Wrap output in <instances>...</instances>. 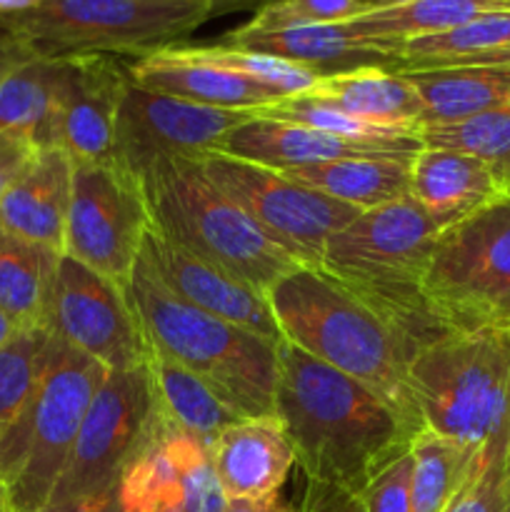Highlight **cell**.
Here are the masks:
<instances>
[{"label": "cell", "mask_w": 510, "mask_h": 512, "mask_svg": "<svg viewBox=\"0 0 510 512\" xmlns=\"http://www.w3.org/2000/svg\"><path fill=\"white\" fill-rule=\"evenodd\" d=\"M273 415L305 483L358 495L380 470L410 453L418 435L380 395L285 340L278 343Z\"/></svg>", "instance_id": "6da1fadb"}, {"label": "cell", "mask_w": 510, "mask_h": 512, "mask_svg": "<svg viewBox=\"0 0 510 512\" xmlns=\"http://www.w3.org/2000/svg\"><path fill=\"white\" fill-rule=\"evenodd\" d=\"M268 303L285 343L363 383L410 428L423 430L408 375L415 348L388 315L305 265L268 290Z\"/></svg>", "instance_id": "7a4b0ae2"}, {"label": "cell", "mask_w": 510, "mask_h": 512, "mask_svg": "<svg viewBox=\"0 0 510 512\" xmlns=\"http://www.w3.org/2000/svg\"><path fill=\"white\" fill-rule=\"evenodd\" d=\"M443 230L408 195L363 210L330 235L318 268L388 315L418 353L448 333L430 313L423 295L430 255Z\"/></svg>", "instance_id": "3957f363"}, {"label": "cell", "mask_w": 510, "mask_h": 512, "mask_svg": "<svg viewBox=\"0 0 510 512\" xmlns=\"http://www.w3.org/2000/svg\"><path fill=\"white\" fill-rule=\"evenodd\" d=\"M125 295L150 348L208 380L243 418L275 413L278 343L180 300L165 288L143 250Z\"/></svg>", "instance_id": "277c9868"}, {"label": "cell", "mask_w": 510, "mask_h": 512, "mask_svg": "<svg viewBox=\"0 0 510 512\" xmlns=\"http://www.w3.org/2000/svg\"><path fill=\"white\" fill-rule=\"evenodd\" d=\"M140 183L158 233L265 295L290 270L300 268L210 183L200 160H155L140 173Z\"/></svg>", "instance_id": "5b68a950"}, {"label": "cell", "mask_w": 510, "mask_h": 512, "mask_svg": "<svg viewBox=\"0 0 510 512\" xmlns=\"http://www.w3.org/2000/svg\"><path fill=\"white\" fill-rule=\"evenodd\" d=\"M423 430L480 450L510 430V330H448L410 360Z\"/></svg>", "instance_id": "8992f818"}, {"label": "cell", "mask_w": 510, "mask_h": 512, "mask_svg": "<svg viewBox=\"0 0 510 512\" xmlns=\"http://www.w3.org/2000/svg\"><path fill=\"white\" fill-rule=\"evenodd\" d=\"M210 18L213 8L193 0H43L0 18V35L40 58H145L180 45Z\"/></svg>", "instance_id": "52a82bcc"}, {"label": "cell", "mask_w": 510, "mask_h": 512, "mask_svg": "<svg viewBox=\"0 0 510 512\" xmlns=\"http://www.w3.org/2000/svg\"><path fill=\"white\" fill-rule=\"evenodd\" d=\"M110 370L55 340L38 393L0 435V483L15 512H40L53 498L85 413Z\"/></svg>", "instance_id": "ba28073f"}, {"label": "cell", "mask_w": 510, "mask_h": 512, "mask_svg": "<svg viewBox=\"0 0 510 512\" xmlns=\"http://www.w3.org/2000/svg\"><path fill=\"white\" fill-rule=\"evenodd\" d=\"M423 295L445 330H510V193L440 233Z\"/></svg>", "instance_id": "9c48e42d"}, {"label": "cell", "mask_w": 510, "mask_h": 512, "mask_svg": "<svg viewBox=\"0 0 510 512\" xmlns=\"http://www.w3.org/2000/svg\"><path fill=\"white\" fill-rule=\"evenodd\" d=\"M200 165L225 198L305 268H318L330 235L363 213L265 165L220 153L208 155Z\"/></svg>", "instance_id": "30bf717a"}, {"label": "cell", "mask_w": 510, "mask_h": 512, "mask_svg": "<svg viewBox=\"0 0 510 512\" xmlns=\"http://www.w3.org/2000/svg\"><path fill=\"white\" fill-rule=\"evenodd\" d=\"M153 228L143 183L118 160L75 163L63 255L125 288Z\"/></svg>", "instance_id": "8fae6325"}, {"label": "cell", "mask_w": 510, "mask_h": 512, "mask_svg": "<svg viewBox=\"0 0 510 512\" xmlns=\"http://www.w3.org/2000/svg\"><path fill=\"white\" fill-rule=\"evenodd\" d=\"M153 440L155 400L148 368L110 370L85 413L50 503L115 490L125 468Z\"/></svg>", "instance_id": "7c38bea8"}, {"label": "cell", "mask_w": 510, "mask_h": 512, "mask_svg": "<svg viewBox=\"0 0 510 512\" xmlns=\"http://www.w3.org/2000/svg\"><path fill=\"white\" fill-rule=\"evenodd\" d=\"M43 328L108 370L148 363V340L125 288L68 255L60 258Z\"/></svg>", "instance_id": "4fadbf2b"}, {"label": "cell", "mask_w": 510, "mask_h": 512, "mask_svg": "<svg viewBox=\"0 0 510 512\" xmlns=\"http://www.w3.org/2000/svg\"><path fill=\"white\" fill-rule=\"evenodd\" d=\"M253 115L170 98L128 80L115 125V160L138 178L155 160H205Z\"/></svg>", "instance_id": "5bb4252c"}, {"label": "cell", "mask_w": 510, "mask_h": 512, "mask_svg": "<svg viewBox=\"0 0 510 512\" xmlns=\"http://www.w3.org/2000/svg\"><path fill=\"white\" fill-rule=\"evenodd\" d=\"M128 80V63L115 55L60 58L50 145L63 148L73 163L115 160V125Z\"/></svg>", "instance_id": "9a60e30c"}, {"label": "cell", "mask_w": 510, "mask_h": 512, "mask_svg": "<svg viewBox=\"0 0 510 512\" xmlns=\"http://www.w3.org/2000/svg\"><path fill=\"white\" fill-rule=\"evenodd\" d=\"M155 440L125 468L118 495L125 512H225L210 450L155 413Z\"/></svg>", "instance_id": "2e32d148"}, {"label": "cell", "mask_w": 510, "mask_h": 512, "mask_svg": "<svg viewBox=\"0 0 510 512\" xmlns=\"http://www.w3.org/2000/svg\"><path fill=\"white\" fill-rule=\"evenodd\" d=\"M143 255L153 265L165 288L188 305L215 315L225 323L238 325L248 333L260 335L270 343L283 340L268 295L263 290L253 288L245 280L230 275L228 270L188 253L155 228H150L145 235Z\"/></svg>", "instance_id": "e0dca14e"}, {"label": "cell", "mask_w": 510, "mask_h": 512, "mask_svg": "<svg viewBox=\"0 0 510 512\" xmlns=\"http://www.w3.org/2000/svg\"><path fill=\"white\" fill-rule=\"evenodd\" d=\"M420 150H423L420 135L395 140V143H358V140L340 138V135L310 128V125L255 113L223 140L218 153L273 170H290L345 158L418 155Z\"/></svg>", "instance_id": "ac0fdd59"}, {"label": "cell", "mask_w": 510, "mask_h": 512, "mask_svg": "<svg viewBox=\"0 0 510 512\" xmlns=\"http://www.w3.org/2000/svg\"><path fill=\"white\" fill-rule=\"evenodd\" d=\"M215 478L225 500H265L278 495L295 465V450L275 415L245 418L210 445Z\"/></svg>", "instance_id": "d6986e66"}, {"label": "cell", "mask_w": 510, "mask_h": 512, "mask_svg": "<svg viewBox=\"0 0 510 512\" xmlns=\"http://www.w3.org/2000/svg\"><path fill=\"white\" fill-rule=\"evenodd\" d=\"M128 75L140 88L188 100V103L210 105V108L260 113V110L285 100L270 88H263L243 75L190 58L180 45L133 60L128 63Z\"/></svg>", "instance_id": "ffe728a7"}, {"label": "cell", "mask_w": 510, "mask_h": 512, "mask_svg": "<svg viewBox=\"0 0 510 512\" xmlns=\"http://www.w3.org/2000/svg\"><path fill=\"white\" fill-rule=\"evenodd\" d=\"M75 163L63 148H38L0 200V228L63 253Z\"/></svg>", "instance_id": "44dd1931"}, {"label": "cell", "mask_w": 510, "mask_h": 512, "mask_svg": "<svg viewBox=\"0 0 510 512\" xmlns=\"http://www.w3.org/2000/svg\"><path fill=\"white\" fill-rule=\"evenodd\" d=\"M510 193L508 183L483 160L460 150L425 148L410 168V198L440 225L460 223Z\"/></svg>", "instance_id": "7402d4cb"}, {"label": "cell", "mask_w": 510, "mask_h": 512, "mask_svg": "<svg viewBox=\"0 0 510 512\" xmlns=\"http://www.w3.org/2000/svg\"><path fill=\"white\" fill-rule=\"evenodd\" d=\"M220 43L283 58L318 75L348 73V70L370 68V65L393 68V58L383 48L355 40L343 23H303L283 25V28H253L245 23L225 33Z\"/></svg>", "instance_id": "603a6c76"}, {"label": "cell", "mask_w": 510, "mask_h": 512, "mask_svg": "<svg viewBox=\"0 0 510 512\" xmlns=\"http://www.w3.org/2000/svg\"><path fill=\"white\" fill-rule=\"evenodd\" d=\"M303 95L385 128L420 130L423 120V105L413 83L398 70L380 65L320 75Z\"/></svg>", "instance_id": "cb8c5ba5"}, {"label": "cell", "mask_w": 510, "mask_h": 512, "mask_svg": "<svg viewBox=\"0 0 510 512\" xmlns=\"http://www.w3.org/2000/svg\"><path fill=\"white\" fill-rule=\"evenodd\" d=\"M145 368L153 385L158 418L170 428L193 435L208 450L225 428L245 420L208 380L195 375L170 355L150 348Z\"/></svg>", "instance_id": "d4e9b609"}, {"label": "cell", "mask_w": 510, "mask_h": 512, "mask_svg": "<svg viewBox=\"0 0 510 512\" xmlns=\"http://www.w3.org/2000/svg\"><path fill=\"white\" fill-rule=\"evenodd\" d=\"M418 90L423 125H448L510 103V70L488 65L398 70Z\"/></svg>", "instance_id": "484cf974"}, {"label": "cell", "mask_w": 510, "mask_h": 512, "mask_svg": "<svg viewBox=\"0 0 510 512\" xmlns=\"http://www.w3.org/2000/svg\"><path fill=\"white\" fill-rule=\"evenodd\" d=\"M415 155L345 158L305 168L280 170L295 183L348 203L358 210L380 208L410 195V168Z\"/></svg>", "instance_id": "4316f807"}, {"label": "cell", "mask_w": 510, "mask_h": 512, "mask_svg": "<svg viewBox=\"0 0 510 512\" xmlns=\"http://www.w3.org/2000/svg\"><path fill=\"white\" fill-rule=\"evenodd\" d=\"M500 10H510V0H413L390 8H370L343 25L355 40L378 45L390 55L395 45L448 33L480 15Z\"/></svg>", "instance_id": "83f0119b"}, {"label": "cell", "mask_w": 510, "mask_h": 512, "mask_svg": "<svg viewBox=\"0 0 510 512\" xmlns=\"http://www.w3.org/2000/svg\"><path fill=\"white\" fill-rule=\"evenodd\" d=\"M63 253L0 228V310L18 328L43 325Z\"/></svg>", "instance_id": "f1b7e54d"}, {"label": "cell", "mask_w": 510, "mask_h": 512, "mask_svg": "<svg viewBox=\"0 0 510 512\" xmlns=\"http://www.w3.org/2000/svg\"><path fill=\"white\" fill-rule=\"evenodd\" d=\"M60 58L25 55L0 75V133H23L38 148L50 145V115Z\"/></svg>", "instance_id": "f546056e"}, {"label": "cell", "mask_w": 510, "mask_h": 512, "mask_svg": "<svg viewBox=\"0 0 510 512\" xmlns=\"http://www.w3.org/2000/svg\"><path fill=\"white\" fill-rule=\"evenodd\" d=\"M510 45V10L480 15L460 28L428 38H415L390 48L393 70H423L455 65L475 55L493 53Z\"/></svg>", "instance_id": "4dcf8cb0"}, {"label": "cell", "mask_w": 510, "mask_h": 512, "mask_svg": "<svg viewBox=\"0 0 510 512\" xmlns=\"http://www.w3.org/2000/svg\"><path fill=\"white\" fill-rule=\"evenodd\" d=\"M478 450L420 430L410 445V512H443L468 475Z\"/></svg>", "instance_id": "1f68e13d"}, {"label": "cell", "mask_w": 510, "mask_h": 512, "mask_svg": "<svg viewBox=\"0 0 510 512\" xmlns=\"http://www.w3.org/2000/svg\"><path fill=\"white\" fill-rule=\"evenodd\" d=\"M55 338L43 325H25L0 348V430L8 428L38 393L53 358Z\"/></svg>", "instance_id": "d6a6232c"}, {"label": "cell", "mask_w": 510, "mask_h": 512, "mask_svg": "<svg viewBox=\"0 0 510 512\" xmlns=\"http://www.w3.org/2000/svg\"><path fill=\"white\" fill-rule=\"evenodd\" d=\"M425 148L460 150L483 160L500 178L510 180V103L448 125H423L418 130Z\"/></svg>", "instance_id": "836d02e7"}, {"label": "cell", "mask_w": 510, "mask_h": 512, "mask_svg": "<svg viewBox=\"0 0 510 512\" xmlns=\"http://www.w3.org/2000/svg\"><path fill=\"white\" fill-rule=\"evenodd\" d=\"M183 53L190 58H198L203 63L218 65V68L238 73L243 78L253 80V83L270 88L278 93L280 98H298V95L308 93L320 75L313 70L303 68V65L288 63L283 58H273V55L255 53V50L233 48V45L213 43V45H180Z\"/></svg>", "instance_id": "e575fe53"}, {"label": "cell", "mask_w": 510, "mask_h": 512, "mask_svg": "<svg viewBox=\"0 0 510 512\" xmlns=\"http://www.w3.org/2000/svg\"><path fill=\"white\" fill-rule=\"evenodd\" d=\"M510 470V430L478 450L458 493L443 512H505Z\"/></svg>", "instance_id": "d590c367"}, {"label": "cell", "mask_w": 510, "mask_h": 512, "mask_svg": "<svg viewBox=\"0 0 510 512\" xmlns=\"http://www.w3.org/2000/svg\"><path fill=\"white\" fill-rule=\"evenodd\" d=\"M373 0H275L255 13L253 28H283V25H338L368 13Z\"/></svg>", "instance_id": "8d00e7d4"}, {"label": "cell", "mask_w": 510, "mask_h": 512, "mask_svg": "<svg viewBox=\"0 0 510 512\" xmlns=\"http://www.w3.org/2000/svg\"><path fill=\"white\" fill-rule=\"evenodd\" d=\"M410 473V453L400 455L388 468L380 470L360 493L365 512H410Z\"/></svg>", "instance_id": "74e56055"}, {"label": "cell", "mask_w": 510, "mask_h": 512, "mask_svg": "<svg viewBox=\"0 0 510 512\" xmlns=\"http://www.w3.org/2000/svg\"><path fill=\"white\" fill-rule=\"evenodd\" d=\"M288 512H365V508L358 493L305 483L303 495L298 503L288 505Z\"/></svg>", "instance_id": "f35d334b"}, {"label": "cell", "mask_w": 510, "mask_h": 512, "mask_svg": "<svg viewBox=\"0 0 510 512\" xmlns=\"http://www.w3.org/2000/svg\"><path fill=\"white\" fill-rule=\"evenodd\" d=\"M38 145L33 138L23 133H0V200L10 190L30 158L35 155Z\"/></svg>", "instance_id": "ab89813d"}, {"label": "cell", "mask_w": 510, "mask_h": 512, "mask_svg": "<svg viewBox=\"0 0 510 512\" xmlns=\"http://www.w3.org/2000/svg\"><path fill=\"white\" fill-rule=\"evenodd\" d=\"M40 512H125V508L123 503H120L118 488H115L100 495H85V498L50 503L48 508Z\"/></svg>", "instance_id": "60d3db41"}, {"label": "cell", "mask_w": 510, "mask_h": 512, "mask_svg": "<svg viewBox=\"0 0 510 512\" xmlns=\"http://www.w3.org/2000/svg\"><path fill=\"white\" fill-rule=\"evenodd\" d=\"M225 512H288V503L280 493L265 500H228Z\"/></svg>", "instance_id": "b9f144b4"}, {"label": "cell", "mask_w": 510, "mask_h": 512, "mask_svg": "<svg viewBox=\"0 0 510 512\" xmlns=\"http://www.w3.org/2000/svg\"><path fill=\"white\" fill-rule=\"evenodd\" d=\"M193 3H205L213 8L215 15L233 13V10H260L275 0H193Z\"/></svg>", "instance_id": "7bdbcfd3"}, {"label": "cell", "mask_w": 510, "mask_h": 512, "mask_svg": "<svg viewBox=\"0 0 510 512\" xmlns=\"http://www.w3.org/2000/svg\"><path fill=\"white\" fill-rule=\"evenodd\" d=\"M455 65H488V68H508L510 70V45L508 48H500L493 50V53H483V55H475V58L468 60H460ZM443 68V65H440Z\"/></svg>", "instance_id": "ee69618b"}, {"label": "cell", "mask_w": 510, "mask_h": 512, "mask_svg": "<svg viewBox=\"0 0 510 512\" xmlns=\"http://www.w3.org/2000/svg\"><path fill=\"white\" fill-rule=\"evenodd\" d=\"M25 55L28 53H23L18 45H13L8 38H3V35H0V75H3L10 65L18 63L20 58H25Z\"/></svg>", "instance_id": "f6af8a7d"}, {"label": "cell", "mask_w": 510, "mask_h": 512, "mask_svg": "<svg viewBox=\"0 0 510 512\" xmlns=\"http://www.w3.org/2000/svg\"><path fill=\"white\" fill-rule=\"evenodd\" d=\"M43 0H0V18H8V15H18L25 13V10L35 8Z\"/></svg>", "instance_id": "bcb514c9"}, {"label": "cell", "mask_w": 510, "mask_h": 512, "mask_svg": "<svg viewBox=\"0 0 510 512\" xmlns=\"http://www.w3.org/2000/svg\"><path fill=\"white\" fill-rule=\"evenodd\" d=\"M15 328H18V325H15L13 320H10L8 315H5L3 310H0V348H3V345H5V340H8L10 335L15 333Z\"/></svg>", "instance_id": "7dc6e473"}, {"label": "cell", "mask_w": 510, "mask_h": 512, "mask_svg": "<svg viewBox=\"0 0 510 512\" xmlns=\"http://www.w3.org/2000/svg\"><path fill=\"white\" fill-rule=\"evenodd\" d=\"M0 512H15L13 500H10L8 485H3V483H0Z\"/></svg>", "instance_id": "c3c4849f"}, {"label": "cell", "mask_w": 510, "mask_h": 512, "mask_svg": "<svg viewBox=\"0 0 510 512\" xmlns=\"http://www.w3.org/2000/svg\"><path fill=\"white\" fill-rule=\"evenodd\" d=\"M403 3H413V0H373L370 8H390V5H403Z\"/></svg>", "instance_id": "681fc988"}, {"label": "cell", "mask_w": 510, "mask_h": 512, "mask_svg": "<svg viewBox=\"0 0 510 512\" xmlns=\"http://www.w3.org/2000/svg\"><path fill=\"white\" fill-rule=\"evenodd\" d=\"M505 512H510V470H508V493H505Z\"/></svg>", "instance_id": "f907efd6"}, {"label": "cell", "mask_w": 510, "mask_h": 512, "mask_svg": "<svg viewBox=\"0 0 510 512\" xmlns=\"http://www.w3.org/2000/svg\"><path fill=\"white\" fill-rule=\"evenodd\" d=\"M508 188H510V180H508Z\"/></svg>", "instance_id": "816d5d0a"}, {"label": "cell", "mask_w": 510, "mask_h": 512, "mask_svg": "<svg viewBox=\"0 0 510 512\" xmlns=\"http://www.w3.org/2000/svg\"><path fill=\"white\" fill-rule=\"evenodd\" d=\"M0 435H3V430H0Z\"/></svg>", "instance_id": "f5cc1de1"}]
</instances>
